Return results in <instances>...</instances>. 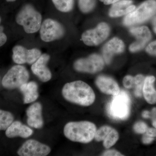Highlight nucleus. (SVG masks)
Here are the masks:
<instances>
[{
    "label": "nucleus",
    "mask_w": 156,
    "mask_h": 156,
    "mask_svg": "<svg viewBox=\"0 0 156 156\" xmlns=\"http://www.w3.org/2000/svg\"><path fill=\"white\" fill-rule=\"evenodd\" d=\"M66 100L81 106L91 105L95 101V95L93 89L87 83L76 81L67 83L62 91Z\"/></svg>",
    "instance_id": "f257e3e1"
},
{
    "label": "nucleus",
    "mask_w": 156,
    "mask_h": 156,
    "mask_svg": "<svg viewBox=\"0 0 156 156\" xmlns=\"http://www.w3.org/2000/svg\"><path fill=\"white\" fill-rule=\"evenodd\" d=\"M96 127L94 123L88 121L70 122L65 126V136L74 142L87 144L95 137Z\"/></svg>",
    "instance_id": "f03ea898"
},
{
    "label": "nucleus",
    "mask_w": 156,
    "mask_h": 156,
    "mask_svg": "<svg viewBox=\"0 0 156 156\" xmlns=\"http://www.w3.org/2000/svg\"><path fill=\"white\" fill-rule=\"evenodd\" d=\"M16 21L27 33H34L41 28L42 16L32 6L27 5L17 14Z\"/></svg>",
    "instance_id": "7ed1b4c3"
},
{
    "label": "nucleus",
    "mask_w": 156,
    "mask_h": 156,
    "mask_svg": "<svg viewBox=\"0 0 156 156\" xmlns=\"http://www.w3.org/2000/svg\"><path fill=\"white\" fill-rule=\"evenodd\" d=\"M131 101L128 93L124 90L114 96L108 104L107 111L112 118L117 120H126L130 112Z\"/></svg>",
    "instance_id": "20e7f679"
},
{
    "label": "nucleus",
    "mask_w": 156,
    "mask_h": 156,
    "mask_svg": "<svg viewBox=\"0 0 156 156\" xmlns=\"http://www.w3.org/2000/svg\"><path fill=\"white\" fill-rule=\"evenodd\" d=\"M156 14V0H147L134 11L127 14L123 20L126 26H131L147 21Z\"/></svg>",
    "instance_id": "39448f33"
},
{
    "label": "nucleus",
    "mask_w": 156,
    "mask_h": 156,
    "mask_svg": "<svg viewBox=\"0 0 156 156\" xmlns=\"http://www.w3.org/2000/svg\"><path fill=\"white\" fill-rule=\"evenodd\" d=\"M29 77V73L25 67L19 65L14 66L4 76L2 84L6 89L20 88L23 84L27 83Z\"/></svg>",
    "instance_id": "423d86ee"
},
{
    "label": "nucleus",
    "mask_w": 156,
    "mask_h": 156,
    "mask_svg": "<svg viewBox=\"0 0 156 156\" xmlns=\"http://www.w3.org/2000/svg\"><path fill=\"white\" fill-rule=\"evenodd\" d=\"M64 33L62 26L53 19L45 20L40 28V36L44 42L53 41L61 38Z\"/></svg>",
    "instance_id": "0eeeda50"
},
{
    "label": "nucleus",
    "mask_w": 156,
    "mask_h": 156,
    "mask_svg": "<svg viewBox=\"0 0 156 156\" xmlns=\"http://www.w3.org/2000/svg\"><path fill=\"white\" fill-rule=\"evenodd\" d=\"M109 26L105 23H101L93 29L85 31L82 36V41L85 44L95 46L105 41L110 33Z\"/></svg>",
    "instance_id": "6e6552de"
},
{
    "label": "nucleus",
    "mask_w": 156,
    "mask_h": 156,
    "mask_svg": "<svg viewBox=\"0 0 156 156\" xmlns=\"http://www.w3.org/2000/svg\"><path fill=\"white\" fill-rule=\"evenodd\" d=\"M104 66L103 58L100 55L93 54L86 58L78 59L74 64L77 71L95 73L103 69Z\"/></svg>",
    "instance_id": "1a4fd4ad"
},
{
    "label": "nucleus",
    "mask_w": 156,
    "mask_h": 156,
    "mask_svg": "<svg viewBox=\"0 0 156 156\" xmlns=\"http://www.w3.org/2000/svg\"><path fill=\"white\" fill-rule=\"evenodd\" d=\"M50 152V147L35 140L30 139L23 144L17 153L20 156H46Z\"/></svg>",
    "instance_id": "9d476101"
},
{
    "label": "nucleus",
    "mask_w": 156,
    "mask_h": 156,
    "mask_svg": "<svg viewBox=\"0 0 156 156\" xmlns=\"http://www.w3.org/2000/svg\"><path fill=\"white\" fill-rule=\"evenodd\" d=\"M12 59L18 64H33L41 55V52L36 48L27 50L21 46H15L12 50Z\"/></svg>",
    "instance_id": "9b49d317"
},
{
    "label": "nucleus",
    "mask_w": 156,
    "mask_h": 156,
    "mask_svg": "<svg viewBox=\"0 0 156 156\" xmlns=\"http://www.w3.org/2000/svg\"><path fill=\"white\" fill-rule=\"evenodd\" d=\"M130 32L136 39V41L131 44L129 47V50L131 52H136L142 50L151 37L150 31L146 26L132 27L130 29Z\"/></svg>",
    "instance_id": "f8f14e48"
},
{
    "label": "nucleus",
    "mask_w": 156,
    "mask_h": 156,
    "mask_svg": "<svg viewBox=\"0 0 156 156\" xmlns=\"http://www.w3.org/2000/svg\"><path fill=\"white\" fill-rule=\"evenodd\" d=\"M50 59V55L46 53L42 54L32 65L33 73L43 82H48L52 78L51 72L47 66Z\"/></svg>",
    "instance_id": "ddd939ff"
},
{
    "label": "nucleus",
    "mask_w": 156,
    "mask_h": 156,
    "mask_svg": "<svg viewBox=\"0 0 156 156\" xmlns=\"http://www.w3.org/2000/svg\"><path fill=\"white\" fill-rule=\"evenodd\" d=\"M95 139L97 141H103V146L109 148L115 144L119 138V133L116 130L108 126H103L96 131Z\"/></svg>",
    "instance_id": "4468645a"
},
{
    "label": "nucleus",
    "mask_w": 156,
    "mask_h": 156,
    "mask_svg": "<svg viewBox=\"0 0 156 156\" xmlns=\"http://www.w3.org/2000/svg\"><path fill=\"white\" fill-rule=\"evenodd\" d=\"M42 112V106L40 102H35L29 107L26 111L28 126L36 129L42 128L44 123Z\"/></svg>",
    "instance_id": "2eb2a0df"
},
{
    "label": "nucleus",
    "mask_w": 156,
    "mask_h": 156,
    "mask_svg": "<svg viewBox=\"0 0 156 156\" xmlns=\"http://www.w3.org/2000/svg\"><path fill=\"white\" fill-rule=\"evenodd\" d=\"M125 45L122 40L115 37L108 41L102 49V55L107 64H109L114 55L122 53Z\"/></svg>",
    "instance_id": "dca6fc26"
},
{
    "label": "nucleus",
    "mask_w": 156,
    "mask_h": 156,
    "mask_svg": "<svg viewBox=\"0 0 156 156\" xmlns=\"http://www.w3.org/2000/svg\"><path fill=\"white\" fill-rule=\"evenodd\" d=\"M95 84L101 92L113 96L118 95L120 92L119 85L112 78L105 76L98 77Z\"/></svg>",
    "instance_id": "f3484780"
},
{
    "label": "nucleus",
    "mask_w": 156,
    "mask_h": 156,
    "mask_svg": "<svg viewBox=\"0 0 156 156\" xmlns=\"http://www.w3.org/2000/svg\"><path fill=\"white\" fill-rule=\"evenodd\" d=\"M33 134V131L32 129L18 121L13 122L6 129L5 132L6 136L9 138L20 136L22 138H26L31 136Z\"/></svg>",
    "instance_id": "a211bd4d"
},
{
    "label": "nucleus",
    "mask_w": 156,
    "mask_h": 156,
    "mask_svg": "<svg viewBox=\"0 0 156 156\" xmlns=\"http://www.w3.org/2000/svg\"><path fill=\"white\" fill-rule=\"evenodd\" d=\"M132 4V0H120L112 4L109 15L111 17H117L127 15L136 9V7Z\"/></svg>",
    "instance_id": "6ab92c4d"
},
{
    "label": "nucleus",
    "mask_w": 156,
    "mask_h": 156,
    "mask_svg": "<svg viewBox=\"0 0 156 156\" xmlns=\"http://www.w3.org/2000/svg\"><path fill=\"white\" fill-rule=\"evenodd\" d=\"M19 89L23 94L24 104L34 102L39 97L38 85L35 82H27L23 84Z\"/></svg>",
    "instance_id": "aec40b11"
},
{
    "label": "nucleus",
    "mask_w": 156,
    "mask_h": 156,
    "mask_svg": "<svg viewBox=\"0 0 156 156\" xmlns=\"http://www.w3.org/2000/svg\"><path fill=\"white\" fill-rule=\"evenodd\" d=\"M155 78L154 76H148L145 78L143 88V93L145 100L150 104L156 103V90L154 84Z\"/></svg>",
    "instance_id": "412c9836"
},
{
    "label": "nucleus",
    "mask_w": 156,
    "mask_h": 156,
    "mask_svg": "<svg viewBox=\"0 0 156 156\" xmlns=\"http://www.w3.org/2000/svg\"><path fill=\"white\" fill-rule=\"evenodd\" d=\"M14 120V116L11 113L0 109V131L6 130Z\"/></svg>",
    "instance_id": "4be33fe9"
},
{
    "label": "nucleus",
    "mask_w": 156,
    "mask_h": 156,
    "mask_svg": "<svg viewBox=\"0 0 156 156\" xmlns=\"http://www.w3.org/2000/svg\"><path fill=\"white\" fill-rule=\"evenodd\" d=\"M56 9L62 12L71 11L73 6V0H52Z\"/></svg>",
    "instance_id": "5701e85b"
},
{
    "label": "nucleus",
    "mask_w": 156,
    "mask_h": 156,
    "mask_svg": "<svg viewBox=\"0 0 156 156\" xmlns=\"http://www.w3.org/2000/svg\"><path fill=\"white\" fill-rule=\"evenodd\" d=\"M96 0H79V7L82 12L89 13L95 8Z\"/></svg>",
    "instance_id": "b1692460"
},
{
    "label": "nucleus",
    "mask_w": 156,
    "mask_h": 156,
    "mask_svg": "<svg viewBox=\"0 0 156 156\" xmlns=\"http://www.w3.org/2000/svg\"><path fill=\"white\" fill-rule=\"evenodd\" d=\"M135 78V91L134 94L136 97H141L142 96L143 88L144 84L145 78L142 75H137Z\"/></svg>",
    "instance_id": "393cba45"
},
{
    "label": "nucleus",
    "mask_w": 156,
    "mask_h": 156,
    "mask_svg": "<svg viewBox=\"0 0 156 156\" xmlns=\"http://www.w3.org/2000/svg\"><path fill=\"white\" fill-rule=\"evenodd\" d=\"M124 87L127 89L134 88L135 85V78L131 76H127L124 77L123 80Z\"/></svg>",
    "instance_id": "a878e982"
},
{
    "label": "nucleus",
    "mask_w": 156,
    "mask_h": 156,
    "mask_svg": "<svg viewBox=\"0 0 156 156\" xmlns=\"http://www.w3.org/2000/svg\"><path fill=\"white\" fill-rule=\"evenodd\" d=\"M148 128L147 125L142 122H139L134 125V131L138 134H144L146 132Z\"/></svg>",
    "instance_id": "bb28decb"
},
{
    "label": "nucleus",
    "mask_w": 156,
    "mask_h": 156,
    "mask_svg": "<svg viewBox=\"0 0 156 156\" xmlns=\"http://www.w3.org/2000/svg\"><path fill=\"white\" fill-rule=\"evenodd\" d=\"M146 50L150 55L156 56V41L151 42L148 45Z\"/></svg>",
    "instance_id": "cd10ccee"
},
{
    "label": "nucleus",
    "mask_w": 156,
    "mask_h": 156,
    "mask_svg": "<svg viewBox=\"0 0 156 156\" xmlns=\"http://www.w3.org/2000/svg\"><path fill=\"white\" fill-rule=\"evenodd\" d=\"M3 27L0 25V47L5 44L7 41V36L3 32Z\"/></svg>",
    "instance_id": "c85d7f7f"
},
{
    "label": "nucleus",
    "mask_w": 156,
    "mask_h": 156,
    "mask_svg": "<svg viewBox=\"0 0 156 156\" xmlns=\"http://www.w3.org/2000/svg\"><path fill=\"white\" fill-rule=\"evenodd\" d=\"M102 156H124L119 152L115 150H110L106 151L102 154Z\"/></svg>",
    "instance_id": "c756f323"
},
{
    "label": "nucleus",
    "mask_w": 156,
    "mask_h": 156,
    "mask_svg": "<svg viewBox=\"0 0 156 156\" xmlns=\"http://www.w3.org/2000/svg\"><path fill=\"white\" fill-rule=\"evenodd\" d=\"M154 137H151L145 134L142 138V142L144 144H150L154 140Z\"/></svg>",
    "instance_id": "7c9ffc66"
},
{
    "label": "nucleus",
    "mask_w": 156,
    "mask_h": 156,
    "mask_svg": "<svg viewBox=\"0 0 156 156\" xmlns=\"http://www.w3.org/2000/svg\"><path fill=\"white\" fill-rule=\"evenodd\" d=\"M146 134L151 137H155L156 136V128H148Z\"/></svg>",
    "instance_id": "2f4dec72"
},
{
    "label": "nucleus",
    "mask_w": 156,
    "mask_h": 156,
    "mask_svg": "<svg viewBox=\"0 0 156 156\" xmlns=\"http://www.w3.org/2000/svg\"><path fill=\"white\" fill-rule=\"evenodd\" d=\"M119 1L120 0H100L101 2H103L105 5H112Z\"/></svg>",
    "instance_id": "473e14b6"
},
{
    "label": "nucleus",
    "mask_w": 156,
    "mask_h": 156,
    "mask_svg": "<svg viewBox=\"0 0 156 156\" xmlns=\"http://www.w3.org/2000/svg\"><path fill=\"white\" fill-rule=\"evenodd\" d=\"M142 116L145 119H148L151 117V113L148 111H144L143 112Z\"/></svg>",
    "instance_id": "72a5a7b5"
},
{
    "label": "nucleus",
    "mask_w": 156,
    "mask_h": 156,
    "mask_svg": "<svg viewBox=\"0 0 156 156\" xmlns=\"http://www.w3.org/2000/svg\"><path fill=\"white\" fill-rule=\"evenodd\" d=\"M152 26L154 32L156 34V17H155L153 20Z\"/></svg>",
    "instance_id": "f704fd0d"
},
{
    "label": "nucleus",
    "mask_w": 156,
    "mask_h": 156,
    "mask_svg": "<svg viewBox=\"0 0 156 156\" xmlns=\"http://www.w3.org/2000/svg\"><path fill=\"white\" fill-rule=\"evenodd\" d=\"M156 115V108H154L152 110L151 112V116L153 118L155 117Z\"/></svg>",
    "instance_id": "c9c22d12"
},
{
    "label": "nucleus",
    "mask_w": 156,
    "mask_h": 156,
    "mask_svg": "<svg viewBox=\"0 0 156 156\" xmlns=\"http://www.w3.org/2000/svg\"><path fill=\"white\" fill-rule=\"evenodd\" d=\"M152 125L155 128H156V118L153 121Z\"/></svg>",
    "instance_id": "e433bc0d"
},
{
    "label": "nucleus",
    "mask_w": 156,
    "mask_h": 156,
    "mask_svg": "<svg viewBox=\"0 0 156 156\" xmlns=\"http://www.w3.org/2000/svg\"><path fill=\"white\" fill-rule=\"evenodd\" d=\"M6 1L8 2H15L16 0H6Z\"/></svg>",
    "instance_id": "4c0bfd02"
},
{
    "label": "nucleus",
    "mask_w": 156,
    "mask_h": 156,
    "mask_svg": "<svg viewBox=\"0 0 156 156\" xmlns=\"http://www.w3.org/2000/svg\"><path fill=\"white\" fill-rule=\"evenodd\" d=\"M1 20H2V19H1V17H0V24H1Z\"/></svg>",
    "instance_id": "58836bf2"
}]
</instances>
